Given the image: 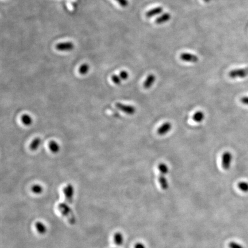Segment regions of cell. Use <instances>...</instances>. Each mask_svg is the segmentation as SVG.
I'll return each instance as SVG.
<instances>
[{"instance_id": "cell-25", "label": "cell", "mask_w": 248, "mask_h": 248, "mask_svg": "<svg viewBox=\"0 0 248 248\" xmlns=\"http://www.w3.org/2000/svg\"><path fill=\"white\" fill-rule=\"evenodd\" d=\"M229 248H244L242 245L240 244L238 242L232 241L229 244Z\"/></svg>"}, {"instance_id": "cell-17", "label": "cell", "mask_w": 248, "mask_h": 248, "mask_svg": "<svg viewBox=\"0 0 248 248\" xmlns=\"http://www.w3.org/2000/svg\"><path fill=\"white\" fill-rule=\"evenodd\" d=\"M35 228L36 230L38 231V233L40 234H44L47 232V227L46 226L41 222H36L35 225Z\"/></svg>"}, {"instance_id": "cell-23", "label": "cell", "mask_w": 248, "mask_h": 248, "mask_svg": "<svg viewBox=\"0 0 248 248\" xmlns=\"http://www.w3.org/2000/svg\"><path fill=\"white\" fill-rule=\"evenodd\" d=\"M112 81H113V82L117 85H119L122 82V79H121L119 75H113L112 76Z\"/></svg>"}, {"instance_id": "cell-27", "label": "cell", "mask_w": 248, "mask_h": 248, "mask_svg": "<svg viewBox=\"0 0 248 248\" xmlns=\"http://www.w3.org/2000/svg\"><path fill=\"white\" fill-rule=\"evenodd\" d=\"M241 102L246 105H248V97H244L241 99Z\"/></svg>"}, {"instance_id": "cell-15", "label": "cell", "mask_w": 248, "mask_h": 248, "mask_svg": "<svg viewBox=\"0 0 248 248\" xmlns=\"http://www.w3.org/2000/svg\"><path fill=\"white\" fill-rule=\"evenodd\" d=\"M21 122L25 126H30L33 122V119L32 117L28 114H24L21 117Z\"/></svg>"}, {"instance_id": "cell-20", "label": "cell", "mask_w": 248, "mask_h": 248, "mask_svg": "<svg viewBox=\"0 0 248 248\" xmlns=\"http://www.w3.org/2000/svg\"><path fill=\"white\" fill-rule=\"evenodd\" d=\"M158 169L160 174L166 175L169 172V169L168 166L164 163H160L158 165Z\"/></svg>"}, {"instance_id": "cell-16", "label": "cell", "mask_w": 248, "mask_h": 248, "mask_svg": "<svg viewBox=\"0 0 248 248\" xmlns=\"http://www.w3.org/2000/svg\"><path fill=\"white\" fill-rule=\"evenodd\" d=\"M41 142V140L40 138L39 137L35 138L30 144V150L32 151H35L38 150L39 146L40 145Z\"/></svg>"}, {"instance_id": "cell-11", "label": "cell", "mask_w": 248, "mask_h": 248, "mask_svg": "<svg viewBox=\"0 0 248 248\" xmlns=\"http://www.w3.org/2000/svg\"><path fill=\"white\" fill-rule=\"evenodd\" d=\"M158 181H159L161 187L163 190H168V188H169L168 181H167L165 177V175H164L160 173V175L158 176Z\"/></svg>"}, {"instance_id": "cell-26", "label": "cell", "mask_w": 248, "mask_h": 248, "mask_svg": "<svg viewBox=\"0 0 248 248\" xmlns=\"http://www.w3.org/2000/svg\"><path fill=\"white\" fill-rule=\"evenodd\" d=\"M116 2H117L121 7H127L128 5V0H115Z\"/></svg>"}, {"instance_id": "cell-7", "label": "cell", "mask_w": 248, "mask_h": 248, "mask_svg": "<svg viewBox=\"0 0 248 248\" xmlns=\"http://www.w3.org/2000/svg\"><path fill=\"white\" fill-rule=\"evenodd\" d=\"M180 58L181 60L186 62L196 63L199 60V58L194 54L190 53H181Z\"/></svg>"}, {"instance_id": "cell-6", "label": "cell", "mask_w": 248, "mask_h": 248, "mask_svg": "<svg viewBox=\"0 0 248 248\" xmlns=\"http://www.w3.org/2000/svg\"><path fill=\"white\" fill-rule=\"evenodd\" d=\"M74 47V45L71 42L60 43L56 45V49L59 51H70Z\"/></svg>"}, {"instance_id": "cell-29", "label": "cell", "mask_w": 248, "mask_h": 248, "mask_svg": "<svg viewBox=\"0 0 248 248\" xmlns=\"http://www.w3.org/2000/svg\"><path fill=\"white\" fill-rule=\"evenodd\" d=\"M204 2H210V0H203Z\"/></svg>"}, {"instance_id": "cell-28", "label": "cell", "mask_w": 248, "mask_h": 248, "mask_svg": "<svg viewBox=\"0 0 248 248\" xmlns=\"http://www.w3.org/2000/svg\"><path fill=\"white\" fill-rule=\"evenodd\" d=\"M135 248H147L145 245L143 244V243L138 242L135 245Z\"/></svg>"}, {"instance_id": "cell-13", "label": "cell", "mask_w": 248, "mask_h": 248, "mask_svg": "<svg viewBox=\"0 0 248 248\" xmlns=\"http://www.w3.org/2000/svg\"><path fill=\"white\" fill-rule=\"evenodd\" d=\"M48 147L50 150L53 153H57L60 150V145L56 141L52 140L48 144Z\"/></svg>"}, {"instance_id": "cell-24", "label": "cell", "mask_w": 248, "mask_h": 248, "mask_svg": "<svg viewBox=\"0 0 248 248\" xmlns=\"http://www.w3.org/2000/svg\"><path fill=\"white\" fill-rule=\"evenodd\" d=\"M118 75L120 76L122 81H125V80L128 79L129 76L128 72L127 71H125V70L121 71Z\"/></svg>"}, {"instance_id": "cell-4", "label": "cell", "mask_w": 248, "mask_h": 248, "mask_svg": "<svg viewBox=\"0 0 248 248\" xmlns=\"http://www.w3.org/2000/svg\"><path fill=\"white\" fill-rule=\"evenodd\" d=\"M248 75V68L233 70L230 71L229 76L232 79L237 78H245Z\"/></svg>"}, {"instance_id": "cell-9", "label": "cell", "mask_w": 248, "mask_h": 248, "mask_svg": "<svg viewBox=\"0 0 248 248\" xmlns=\"http://www.w3.org/2000/svg\"><path fill=\"white\" fill-rule=\"evenodd\" d=\"M156 81V76L153 74L148 75L144 82L143 86L145 89H149Z\"/></svg>"}, {"instance_id": "cell-2", "label": "cell", "mask_w": 248, "mask_h": 248, "mask_svg": "<svg viewBox=\"0 0 248 248\" xmlns=\"http://www.w3.org/2000/svg\"><path fill=\"white\" fill-rule=\"evenodd\" d=\"M74 187L71 184H68L63 188V192L65 196L66 203L70 204L72 203L74 196Z\"/></svg>"}, {"instance_id": "cell-12", "label": "cell", "mask_w": 248, "mask_h": 248, "mask_svg": "<svg viewBox=\"0 0 248 248\" xmlns=\"http://www.w3.org/2000/svg\"><path fill=\"white\" fill-rule=\"evenodd\" d=\"M113 240L115 245L118 246H121L124 241V238L122 233L120 232H117L113 235Z\"/></svg>"}, {"instance_id": "cell-3", "label": "cell", "mask_w": 248, "mask_h": 248, "mask_svg": "<svg viewBox=\"0 0 248 248\" xmlns=\"http://www.w3.org/2000/svg\"><path fill=\"white\" fill-rule=\"evenodd\" d=\"M232 158V154L230 152L226 151L222 155V167L225 170H228L230 168Z\"/></svg>"}, {"instance_id": "cell-10", "label": "cell", "mask_w": 248, "mask_h": 248, "mask_svg": "<svg viewBox=\"0 0 248 248\" xmlns=\"http://www.w3.org/2000/svg\"><path fill=\"white\" fill-rule=\"evenodd\" d=\"M163 11V8L162 7H156L153 8L152 9H150L145 13V16L148 18H150L152 17H153L155 16L158 15L162 13Z\"/></svg>"}, {"instance_id": "cell-8", "label": "cell", "mask_w": 248, "mask_h": 248, "mask_svg": "<svg viewBox=\"0 0 248 248\" xmlns=\"http://www.w3.org/2000/svg\"><path fill=\"white\" fill-rule=\"evenodd\" d=\"M172 128V124L169 122H164L161 127H160L158 130V135H164L169 132Z\"/></svg>"}, {"instance_id": "cell-18", "label": "cell", "mask_w": 248, "mask_h": 248, "mask_svg": "<svg viewBox=\"0 0 248 248\" xmlns=\"http://www.w3.org/2000/svg\"><path fill=\"white\" fill-rule=\"evenodd\" d=\"M204 118V114L202 111L196 112L192 117V120L196 122H201Z\"/></svg>"}, {"instance_id": "cell-5", "label": "cell", "mask_w": 248, "mask_h": 248, "mask_svg": "<svg viewBox=\"0 0 248 248\" xmlns=\"http://www.w3.org/2000/svg\"><path fill=\"white\" fill-rule=\"evenodd\" d=\"M115 107L122 112H124L127 114L132 115L135 114V107L133 106L129 105H126L120 102H117L115 104Z\"/></svg>"}, {"instance_id": "cell-14", "label": "cell", "mask_w": 248, "mask_h": 248, "mask_svg": "<svg viewBox=\"0 0 248 248\" xmlns=\"http://www.w3.org/2000/svg\"><path fill=\"white\" fill-rule=\"evenodd\" d=\"M171 19V15L168 13H165L162 15L158 17L156 19L155 23L157 24H162L163 23L168 21Z\"/></svg>"}, {"instance_id": "cell-21", "label": "cell", "mask_w": 248, "mask_h": 248, "mask_svg": "<svg viewBox=\"0 0 248 248\" xmlns=\"http://www.w3.org/2000/svg\"><path fill=\"white\" fill-rule=\"evenodd\" d=\"M32 192L35 194H40L43 191V187L40 184H35L31 187Z\"/></svg>"}, {"instance_id": "cell-22", "label": "cell", "mask_w": 248, "mask_h": 248, "mask_svg": "<svg viewBox=\"0 0 248 248\" xmlns=\"http://www.w3.org/2000/svg\"><path fill=\"white\" fill-rule=\"evenodd\" d=\"M238 187L244 192H248V183L246 181H240L238 183Z\"/></svg>"}, {"instance_id": "cell-19", "label": "cell", "mask_w": 248, "mask_h": 248, "mask_svg": "<svg viewBox=\"0 0 248 248\" xmlns=\"http://www.w3.org/2000/svg\"><path fill=\"white\" fill-rule=\"evenodd\" d=\"M90 70V66L87 63H84L82 64L79 68V73L81 75H86Z\"/></svg>"}, {"instance_id": "cell-1", "label": "cell", "mask_w": 248, "mask_h": 248, "mask_svg": "<svg viewBox=\"0 0 248 248\" xmlns=\"http://www.w3.org/2000/svg\"><path fill=\"white\" fill-rule=\"evenodd\" d=\"M67 204V203H59L58 208L61 214L64 215V217L67 218L70 224L73 225L75 222V216L72 210L70 207H68Z\"/></svg>"}]
</instances>
